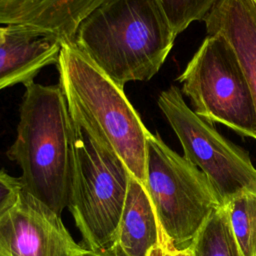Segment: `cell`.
Returning <instances> with one entry per match:
<instances>
[{
  "mask_svg": "<svg viewBox=\"0 0 256 256\" xmlns=\"http://www.w3.org/2000/svg\"><path fill=\"white\" fill-rule=\"evenodd\" d=\"M176 37L155 0H106L80 23L74 43L124 89L155 76Z\"/></svg>",
  "mask_w": 256,
  "mask_h": 256,
  "instance_id": "cell-1",
  "label": "cell"
},
{
  "mask_svg": "<svg viewBox=\"0 0 256 256\" xmlns=\"http://www.w3.org/2000/svg\"><path fill=\"white\" fill-rule=\"evenodd\" d=\"M8 157L22 170V188L61 216L68 206L75 128L59 84L25 86Z\"/></svg>",
  "mask_w": 256,
  "mask_h": 256,
  "instance_id": "cell-2",
  "label": "cell"
},
{
  "mask_svg": "<svg viewBox=\"0 0 256 256\" xmlns=\"http://www.w3.org/2000/svg\"><path fill=\"white\" fill-rule=\"evenodd\" d=\"M69 111L97 134L145 185L150 131L124 93L74 42H62L56 62Z\"/></svg>",
  "mask_w": 256,
  "mask_h": 256,
  "instance_id": "cell-3",
  "label": "cell"
},
{
  "mask_svg": "<svg viewBox=\"0 0 256 256\" xmlns=\"http://www.w3.org/2000/svg\"><path fill=\"white\" fill-rule=\"evenodd\" d=\"M73 121L75 157L67 207L83 246L94 253L111 252L116 245L131 173L97 134Z\"/></svg>",
  "mask_w": 256,
  "mask_h": 256,
  "instance_id": "cell-4",
  "label": "cell"
},
{
  "mask_svg": "<svg viewBox=\"0 0 256 256\" xmlns=\"http://www.w3.org/2000/svg\"><path fill=\"white\" fill-rule=\"evenodd\" d=\"M145 187L165 237L178 249L191 247L212 212L222 206L207 177L151 132Z\"/></svg>",
  "mask_w": 256,
  "mask_h": 256,
  "instance_id": "cell-5",
  "label": "cell"
},
{
  "mask_svg": "<svg viewBox=\"0 0 256 256\" xmlns=\"http://www.w3.org/2000/svg\"><path fill=\"white\" fill-rule=\"evenodd\" d=\"M177 81L197 115L256 140L251 91L234 52L222 37L207 35Z\"/></svg>",
  "mask_w": 256,
  "mask_h": 256,
  "instance_id": "cell-6",
  "label": "cell"
},
{
  "mask_svg": "<svg viewBox=\"0 0 256 256\" xmlns=\"http://www.w3.org/2000/svg\"><path fill=\"white\" fill-rule=\"evenodd\" d=\"M157 104L178 137L184 157L207 177L222 206L244 192H256V167L248 153L197 115L179 87L163 90Z\"/></svg>",
  "mask_w": 256,
  "mask_h": 256,
  "instance_id": "cell-7",
  "label": "cell"
},
{
  "mask_svg": "<svg viewBox=\"0 0 256 256\" xmlns=\"http://www.w3.org/2000/svg\"><path fill=\"white\" fill-rule=\"evenodd\" d=\"M61 216L23 188L0 215V256H83Z\"/></svg>",
  "mask_w": 256,
  "mask_h": 256,
  "instance_id": "cell-8",
  "label": "cell"
},
{
  "mask_svg": "<svg viewBox=\"0 0 256 256\" xmlns=\"http://www.w3.org/2000/svg\"><path fill=\"white\" fill-rule=\"evenodd\" d=\"M62 41L35 28L7 26L0 43V91L34 81L46 66L56 64Z\"/></svg>",
  "mask_w": 256,
  "mask_h": 256,
  "instance_id": "cell-9",
  "label": "cell"
},
{
  "mask_svg": "<svg viewBox=\"0 0 256 256\" xmlns=\"http://www.w3.org/2000/svg\"><path fill=\"white\" fill-rule=\"evenodd\" d=\"M106 0H0V26H23L74 42L83 19Z\"/></svg>",
  "mask_w": 256,
  "mask_h": 256,
  "instance_id": "cell-10",
  "label": "cell"
},
{
  "mask_svg": "<svg viewBox=\"0 0 256 256\" xmlns=\"http://www.w3.org/2000/svg\"><path fill=\"white\" fill-rule=\"evenodd\" d=\"M207 35L222 37L234 52L256 109V4L253 0H216L203 19Z\"/></svg>",
  "mask_w": 256,
  "mask_h": 256,
  "instance_id": "cell-11",
  "label": "cell"
},
{
  "mask_svg": "<svg viewBox=\"0 0 256 256\" xmlns=\"http://www.w3.org/2000/svg\"><path fill=\"white\" fill-rule=\"evenodd\" d=\"M164 236L145 185L131 174L115 246L126 256H148Z\"/></svg>",
  "mask_w": 256,
  "mask_h": 256,
  "instance_id": "cell-12",
  "label": "cell"
},
{
  "mask_svg": "<svg viewBox=\"0 0 256 256\" xmlns=\"http://www.w3.org/2000/svg\"><path fill=\"white\" fill-rule=\"evenodd\" d=\"M191 249L194 256H242L230 227L226 206L212 212Z\"/></svg>",
  "mask_w": 256,
  "mask_h": 256,
  "instance_id": "cell-13",
  "label": "cell"
},
{
  "mask_svg": "<svg viewBox=\"0 0 256 256\" xmlns=\"http://www.w3.org/2000/svg\"><path fill=\"white\" fill-rule=\"evenodd\" d=\"M226 208L242 256H256V192H244L234 197Z\"/></svg>",
  "mask_w": 256,
  "mask_h": 256,
  "instance_id": "cell-14",
  "label": "cell"
},
{
  "mask_svg": "<svg viewBox=\"0 0 256 256\" xmlns=\"http://www.w3.org/2000/svg\"><path fill=\"white\" fill-rule=\"evenodd\" d=\"M176 35L198 20H203L216 0H155Z\"/></svg>",
  "mask_w": 256,
  "mask_h": 256,
  "instance_id": "cell-15",
  "label": "cell"
},
{
  "mask_svg": "<svg viewBox=\"0 0 256 256\" xmlns=\"http://www.w3.org/2000/svg\"><path fill=\"white\" fill-rule=\"evenodd\" d=\"M21 190L22 184L19 178L0 170V215L16 202Z\"/></svg>",
  "mask_w": 256,
  "mask_h": 256,
  "instance_id": "cell-16",
  "label": "cell"
},
{
  "mask_svg": "<svg viewBox=\"0 0 256 256\" xmlns=\"http://www.w3.org/2000/svg\"><path fill=\"white\" fill-rule=\"evenodd\" d=\"M148 256H194V254L191 247L186 249L175 248L164 236L162 241L149 252Z\"/></svg>",
  "mask_w": 256,
  "mask_h": 256,
  "instance_id": "cell-17",
  "label": "cell"
},
{
  "mask_svg": "<svg viewBox=\"0 0 256 256\" xmlns=\"http://www.w3.org/2000/svg\"><path fill=\"white\" fill-rule=\"evenodd\" d=\"M83 256H116V255H115V248H114L113 251L107 252V253H94V252L88 251Z\"/></svg>",
  "mask_w": 256,
  "mask_h": 256,
  "instance_id": "cell-18",
  "label": "cell"
},
{
  "mask_svg": "<svg viewBox=\"0 0 256 256\" xmlns=\"http://www.w3.org/2000/svg\"><path fill=\"white\" fill-rule=\"evenodd\" d=\"M5 32H6V27H2V26H0V43L4 40Z\"/></svg>",
  "mask_w": 256,
  "mask_h": 256,
  "instance_id": "cell-19",
  "label": "cell"
},
{
  "mask_svg": "<svg viewBox=\"0 0 256 256\" xmlns=\"http://www.w3.org/2000/svg\"><path fill=\"white\" fill-rule=\"evenodd\" d=\"M115 255H116V256H126V255L123 253V251H122L120 248H118L117 246H115Z\"/></svg>",
  "mask_w": 256,
  "mask_h": 256,
  "instance_id": "cell-20",
  "label": "cell"
},
{
  "mask_svg": "<svg viewBox=\"0 0 256 256\" xmlns=\"http://www.w3.org/2000/svg\"><path fill=\"white\" fill-rule=\"evenodd\" d=\"M253 1H254V2H255V4H256V0H253Z\"/></svg>",
  "mask_w": 256,
  "mask_h": 256,
  "instance_id": "cell-21",
  "label": "cell"
}]
</instances>
